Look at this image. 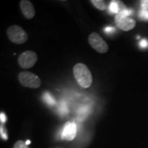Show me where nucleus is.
I'll return each instance as SVG.
<instances>
[{"label":"nucleus","mask_w":148,"mask_h":148,"mask_svg":"<svg viewBox=\"0 0 148 148\" xmlns=\"http://www.w3.org/2000/svg\"><path fill=\"white\" fill-rule=\"evenodd\" d=\"M88 112V108H81L80 110H79L78 113L80 114V115L84 116V114H87Z\"/></svg>","instance_id":"nucleus-19"},{"label":"nucleus","mask_w":148,"mask_h":148,"mask_svg":"<svg viewBox=\"0 0 148 148\" xmlns=\"http://www.w3.org/2000/svg\"><path fill=\"white\" fill-rule=\"evenodd\" d=\"M139 45L141 48H146L148 47V41L145 39L141 40L139 42Z\"/></svg>","instance_id":"nucleus-17"},{"label":"nucleus","mask_w":148,"mask_h":148,"mask_svg":"<svg viewBox=\"0 0 148 148\" xmlns=\"http://www.w3.org/2000/svg\"><path fill=\"white\" fill-rule=\"evenodd\" d=\"M18 79L23 86L32 88H38L41 81L38 75L29 71H22L18 74Z\"/></svg>","instance_id":"nucleus-3"},{"label":"nucleus","mask_w":148,"mask_h":148,"mask_svg":"<svg viewBox=\"0 0 148 148\" xmlns=\"http://www.w3.org/2000/svg\"><path fill=\"white\" fill-rule=\"evenodd\" d=\"M114 30H115L114 27L112 26H107L105 27L104 29V32L106 33H108V34H111V33L113 32Z\"/></svg>","instance_id":"nucleus-18"},{"label":"nucleus","mask_w":148,"mask_h":148,"mask_svg":"<svg viewBox=\"0 0 148 148\" xmlns=\"http://www.w3.org/2000/svg\"><path fill=\"white\" fill-rule=\"evenodd\" d=\"M30 143H31V141H30V140H27V141L25 142V143H26L27 145H28L29 144H30Z\"/></svg>","instance_id":"nucleus-21"},{"label":"nucleus","mask_w":148,"mask_h":148,"mask_svg":"<svg viewBox=\"0 0 148 148\" xmlns=\"http://www.w3.org/2000/svg\"><path fill=\"white\" fill-rule=\"evenodd\" d=\"M14 148H28V147H27L25 142L23 141V140H18L14 144Z\"/></svg>","instance_id":"nucleus-14"},{"label":"nucleus","mask_w":148,"mask_h":148,"mask_svg":"<svg viewBox=\"0 0 148 148\" xmlns=\"http://www.w3.org/2000/svg\"><path fill=\"white\" fill-rule=\"evenodd\" d=\"M120 5H121V3H120L119 1H112L109 5L108 7V10L110 13L112 14H117L119 12H121V10Z\"/></svg>","instance_id":"nucleus-9"},{"label":"nucleus","mask_w":148,"mask_h":148,"mask_svg":"<svg viewBox=\"0 0 148 148\" xmlns=\"http://www.w3.org/2000/svg\"><path fill=\"white\" fill-rule=\"evenodd\" d=\"M74 77L77 83L83 88H88L92 82V74L88 68L83 63H77L73 67Z\"/></svg>","instance_id":"nucleus-1"},{"label":"nucleus","mask_w":148,"mask_h":148,"mask_svg":"<svg viewBox=\"0 0 148 148\" xmlns=\"http://www.w3.org/2000/svg\"><path fill=\"white\" fill-rule=\"evenodd\" d=\"M37 60L38 56L34 51H26L19 56L18 62L19 66L23 69H29L34 65Z\"/></svg>","instance_id":"nucleus-5"},{"label":"nucleus","mask_w":148,"mask_h":148,"mask_svg":"<svg viewBox=\"0 0 148 148\" xmlns=\"http://www.w3.org/2000/svg\"><path fill=\"white\" fill-rule=\"evenodd\" d=\"M138 16L142 19L148 20V10H142V9H140Z\"/></svg>","instance_id":"nucleus-13"},{"label":"nucleus","mask_w":148,"mask_h":148,"mask_svg":"<svg viewBox=\"0 0 148 148\" xmlns=\"http://www.w3.org/2000/svg\"><path fill=\"white\" fill-rule=\"evenodd\" d=\"M7 34L11 41L16 44H23L27 41L28 36L26 32L18 25H12L7 29Z\"/></svg>","instance_id":"nucleus-2"},{"label":"nucleus","mask_w":148,"mask_h":148,"mask_svg":"<svg viewBox=\"0 0 148 148\" xmlns=\"http://www.w3.org/2000/svg\"><path fill=\"white\" fill-rule=\"evenodd\" d=\"M90 2L95 5L96 8L100 10H104L107 8V3L105 1H101V0H91Z\"/></svg>","instance_id":"nucleus-10"},{"label":"nucleus","mask_w":148,"mask_h":148,"mask_svg":"<svg viewBox=\"0 0 148 148\" xmlns=\"http://www.w3.org/2000/svg\"><path fill=\"white\" fill-rule=\"evenodd\" d=\"M42 99L45 101L46 103L49 106H53L56 103V101L53 96L49 92H45L42 95Z\"/></svg>","instance_id":"nucleus-11"},{"label":"nucleus","mask_w":148,"mask_h":148,"mask_svg":"<svg viewBox=\"0 0 148 148\" xmlns=\"http://www.w3.org/2000/svg\"><path fill=\"white\" fill-rule=\"evenodd\" d=\"M69 108H68L67 104L64 101H62L60 103L58 107V112L62 115H66L69 113Z\"/></svg>","instance_id":"nucleus-12"},{"label":"nucleus","mask_w":148,"mask_h":148,"mask_svg":"<svg viewBox=\"0 0 148 148\" xmlns=\"http://www.w3.org/2000/svg\"><path fill=\"white\" fill-rule=\"evenodd\" d=\"M0 119H1V123H4L5 121H6V116H5V114L3 112H1V114H0Z\"/></svg>","instance_id":"nucleus-20"},{"label":"nucleus","mask_w":148,"mask_h":148,"mask_svg":"<svg viewBox=\"0 0 148 148\" xmlns=\"http://www.w3.org/2000/svg\"><path fill=\"white\" fill-rule=\"evenodd\" d=\"M1 138H3L4 140L8 139V135H7L4 128L2 127V125H1Z\"/></svg>","instance_id":"nucleus-16"},{"label":"nucleus","mask_w":148,"mask_h":148,"mask_svg":"<svg viewBox=\"0 0 148 148\" xmlns=\"http://www.w3.org/2000/svg\"><path fill=\"white\" fill-rule=\"evenodd\" d=\"M20 8L22 11L23 16L25 18L30 19L35 15V9L34 5L29 1L22 0L20 2Z\"/></svg>","instance_id":"nucleus-8"},{"label":"nucleus","mask_w":148,"mask_h":148,"mask_svg":"<svg viewBox=\"0 0 148 148\" xmlns=\"http://www.w3.org/2000/svg\"><path fill=\"white\" fill-rule=\"evenodd\" d=\"M140 7L142 10H148V0L140 1Z\"/></svg>","instance_id":"nucleus-15"},{"label":"nucleus","mask_w":148,"mask_h":148,"mask_svg":"<svg viewBox=\"0 0 148 148\" xmlns=\"http://www.w3.org/2000/svg\"><path fill=\"white\" fill-rule=\"evenodd\" d=\"M77 125L74 122H66L62 128L60 137L66 140H72L75 138L77 134Z\"/></svg>","instance_id":"nucleus-6"},{"label":"nucleus","mask_w":148,"mask_h":148,"mask_svg":"<svg viewBox=\"0 0 148 148\" xmlns=\"http://www.w3.org/2000/svg\"><path fill=\"white\" fill-rule=\"evenodd\" d=\"M88 42L90 45L99 53H106L108 50L107 42L101 38L99 34L92 32L88 36Z\"/></svg>","instance_id":"nucleus-4"},{"label":"nucleus","mask_w":148,"mask_h":148,"mask_svg":"<svg viewBox=\"0 0 148 148\" xmlns=\"http://www.w3.org/2000/svg\"><path fill=\"white\" fill-rule=\"evenodd\" d=\"M114 21L117 27L123 31L130 30L134 28L136 25L135 20L130 17H119V16H115Z\"/></svg>","instance_id":"nucleus-7"}]
</instances>
